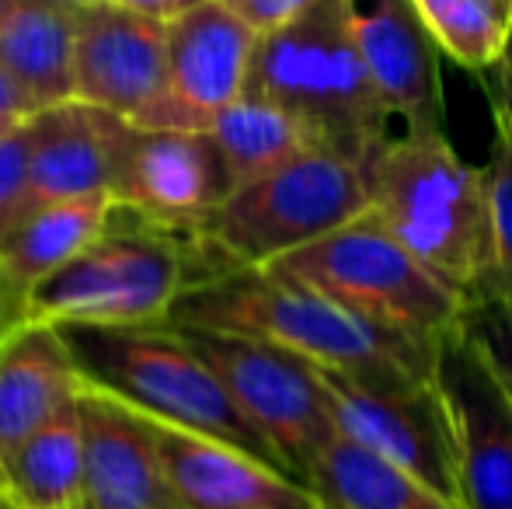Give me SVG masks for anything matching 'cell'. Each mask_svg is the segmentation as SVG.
<instances>
[{
    "mask_svg": "<svg viewBox=\"0 0 512 509\" xmlns=\"http://www.w3.org/2000/svg\"><path fill=\"white\" fill-rule=\"evenodd\" d=\"M0 63L39 112L77 102V11L56 0H14L0 25Z\"/></svg>",
    "mask_w": 512,
    "mask_h": 509,
    "instance_id": "ffe728a7",
    "label": "cell"
},
{
    "mask_svg": "<svg viewBox=\"0 0 512 509\" xmlns=\"http://www.w3.org/2000/svg\"><path fill=\"white\" fill-rule=\"evenodd\" d=\"M223 4H230V7H234V4H237V0H223Z\"/></svg>",
    "mask_w": 512,
    "mask_h": 509,
    "instance_id": "8d00e7d4",
    "label": "cell"
},
{
    "mask_svg": "<svg viewBox=\"0 0 512 509\" xmlns=\"http://www.w3.org/2000/svg\"><path fill=\"white\" fill-rule=\"evenodd\" d=\"M0 509H11V506H7V503H4V496H0Z\"/></svg>",
    "mask_w": 512,
    "mask_h": 509,
    "instance_id": "d590c367",
    "label": "cell"
},
{
    "mask_svg": "<svg viewBox=\"0 0 512 509\" xmlns=\"http://www.w3.org/2000/svg\"><path fill=\"white\" fill-rule=\"evenodd\" d=\"M28 164L32 206L108 192V154L98 109L63 102L28 119Z\"/></svg>",
    "mask_w": 512,
    "mask_h": 509,
    "instance_id": "ac0fdd59",
    "label": "cell"
},
{
    "mask_svg": "<svg viewBox=\"0 0 512 509\" xmlns=\"http://www.w3.org/2000/svg\"><path fill=\"white\" fill-rule=\"evenodd\" d=\"M35 102L28 98V91L18 84V77L0 63V119H14V123H25L35 116Z\"/></svg>",
    "mask_w": 512,
    "mask_h": 509,
    "instance_id": "f1b7e54d",
    "label": "cell"
},
{
    "mask_svg": "<svg viewBox=\"0 0 512 509\" xmlns=\"http://www.w3.org/2000/svg\"><path fill=\"white\" fill-rule=\"evenodd\" d=\"M248 91L304 116L324 147L359 164L398 133L359 60L342 0H317L304 18L262 35Z\"/></svg>",
    "mask_w": 512,
    "mask_h": 509,
    "instance_id": "277c9868",
    "label": "cell"
},
{
    "mask_svg": "<svg viewBox=\"0 0 512 509\" xmlns=\"http://www.w3.org/2000/svg\"><path fill=\"white\" fill-rule=\"evenodd\" d=\"M112 4L129 7V11L147 14V18H157V21H175L178 14L192 11V7L203 4V0H112Z\"/></svg>",
    "mask_w": 512,
    "mask_h": 509,
    "instance_id": "4dcf8cb0",
    "label": "cell"
},
{
    "mask_svg": "<svg viewBox=\"0 0 512 509\" xmlns=\"http://www.w3.org/2000/svg\"><path fill=\"white\" fill-rule=\"evenodd\" d=\"M178 332L220 374L237 408L269 440L283 468L304 482L314 454L338 433L321 367L293 349L251 335L209 332V328H178Z\"/></svg>",
    "mask_w": 512,
    "mask_h": 509,
    "instance_id": "9c48e42d",
    "label": "cell"
},
{
    "mask_svg": "<svg viewBox=\"0 0 512 509\" xmlns=\"http://www.w3.org/2000/svg\"><path fill=\"white\" fill-rule=\"evenodd\" d=\"M88 489L84 509H189L154 447L147 419L102 391H81Z\"/></svg>",
    "mask_w": 512,
    "mask_h": 509,
    "instance_id": "2e32d148",
    "label": "cell"
},
{
    "mask_svg": "<svg viewBox=\"0 0 512 509\" xmlns=\"http://www.w3.org/2000/svg\"><path fill=\"white\" fill-rule=\"evenodd\" d=\"M115 206L178 238H199L237 189L213 133L147 129L98 109Z\"/></svg>",
    "mask_w": 512,
    "mask_h": 509,
    "instance_id": "ba28073f",
    "label": "cell"
},
{
    "mask_svg": "<svg viewBox=\"0 0 512 509\" xmlns=\"http://www.w3.org/2000/svg\"><path fill=\"white\" fill-rule=\"evenodd\" d=\"M460 332L512 401V293L492 290L471 300Z\"/></svg>",
    "mask_w": 512,
    "mask_h": 509,
    "instance_id": "484cf974",
    "label": "cell"
},
{
    "mask_svg": "<svg viewBox=\"0 0 512 509\" xmlns=\"http://www.w3.org/2000/svg\"><path fill=\"white\" fill-rule=\"evenodd\" d=\"M359 60L398 133L443 129L439 46L411 0H342Z\"/></svg>",
    "mask_w": 512,
    "mask_h": 509,
    "instance_id": "4fadbf2b",
    "label": "cell"
},
{
    "mask_svg": "<svg viewBox=\"0 0 512 509\" xmlns=\"http://www.w3.org/2000/svg\"><path fill=\"white\" fill-rule=\"evenodd\" d=\"M25 321H28L25 300L14 293V286L7 283L4 272H0V346H4V342L11 339V335L18 332Z\"/></svg>",
    "mask_w": 512,
    "mask_h": 509,
    "instance_id": "f546056e",
    "label": "cell"
},
{
    "mask_svg": "<svg viewBox=\"0 0 512 509\" xmlns=\"http://www.w3.org/2000/svg\"><path fill=\"white\" fill-rule=\"evenodd\" d=\"M304 482L324 509H460L422 478L342 433L317 450Z\"/></svg>",
    "mask_w": 512,
    "mask_h": 509,
    "instance_id": "44dd1931",
    "label": "cell"
},
{
    "mask_svg": "<svg viewBox=\"0 0 512 509\" xmlns=\"http://www.w3.org/2000/svg\"><path fill=\"white\" fill-rule=\"evenodd\" d=\"M11 7H14V0H0V25L7 21V14H11Z\"/></svg>",
    "mask_w": 512,
    "mask_h": 509,
    "instance_id": "e575fe53",
    "label": "cell"
},
{
    "mask_svg": "<svg viewBox=\"0 0 512 509\" xmlns=\"http://www.w3.org/2000/svg\"><path fill=\"white\" fill-rule=\"evenodd\" d=\"M88 489L81 394L0 461V496L11 509H77Z\"/></svg>",
    "mask_w": 512,
    "mask_h": 509,
    "instance_id": "d6986e66",
    "label": "cell"
},
{
    "mask_svg": "<svg viewBox=\"0 0 512 509\" xmlns=\"http://www.w3.org/2000/svg\"><path fill=\"white\" fill-rule=\"evenodd\" d=\"M272 265L359 318L418 342H439L457 332L471 307V300L401 245L373 210Z\"/></svg>",
    "mask_w": 512,
    "mask_h": 509,
    "instance_id": "8992f818",
    "label": "cell"
},
{
    "mask_svg": "<svg viewBox=\"0 0 512 509\" xmlns=\"http://www.w3.org/2000/svg\"><path fill=\"white\" fill-rule=\"evenodd\" d=\"M14 126H21V123H14V119H0V140H4V136L11 133Z\"/></svg>",
    "mask_w": 512,
    "mask_h": 509,
    "instance_id": "836d02e7",
    "label": "cell"
},
{
    "mask_svg": "<svg viewBox=\"0 0 512 509\" xmlns=\"http://www.w3.org/2000/svg\"><path fill=\"white\" fill-rule=\"evenodd\" d=\"M258 39L262 35L223 0H203L168 21V77L136 126L209 133L248 91Z\"/></svg>",
    "mask_w": 512,
    "mask_h": 509,
    "instance_id": "30bf717a",
    "label": "cell"
},
{
    "mask_svg": "<svg viewBox=\"0 0 512 509\" xmlns=\"http://www.w3.org/2000/svg\"><path fill=\"white\" fill-rule=\"evenodd\" d=\"M439 53L457 67L488 74L512 39V0H411Z\"/></svg>",
    "mask_w": 512,
    "mask_h": 509,
    "instance_id": "cb8c5ba5",
    "label": "cell"
},
{
    "mask_svg": "<svg viewBox=\"0 0 512 509\" xmlns=\"http://www.w3.org/2000/svg\"><path fill=\"white\" fill-rule=\"evenodd\" d=\"M209 133L220 143L237 185L255 182V178L297 161V157L310 154V150L324 147L321 133L304 116L272 102V98L258 95V91H244L216 119V126Z\"/></svg>",
    "mask_w": 512,
    "mask_h": 509,
    "instance_id": "603a6c76",
    "label": "cell"
},
{
    "mask_svg": "<svg viewBox=\"0 0 512 509\" xmlns=\"http://www.w3.org/2000/svg\"><path fill=\"white\" fill-rule=\"evenodd\" d=\"M168 77V21L112 0L77 11V102L129 123L157 102Z\"/></svg>",
    "mask_w": 512,
    "mask_h": 509,
    "instance_id": "5bb4252c",
    "label": "cell"
},
{
    "mask_svg": "<svg viewBox=\"0 0 512 509\" xmlns=\"http://www.w3.org/2000/svg\"><path fill=\"white\" fill-rule=\"evenodd\" d=\"M432 384L450 419L460 509H512V401L460 328L439 342Z\"/></svg>",
    "mask_w": 512,
    "mask_h": 509,
    "instance_id": "7c38bea8",
    "label": "cell"
},
{
    "mask_svg": "<svg viewBox=\"0 0 512 509\" xmlns=\"http://www.w3.org/2000/svg\"><path fill=\"white\" fill-rule=\"evenodd\" d=\"M112 196H81L42 203L25 217L0 255V272L21 300L53 272L74 262L88 245H95L112 224Z\"/></svg>",
    "mask_w": 512,
    "mask_h": 509,
    "instance_id": "7402d4cb",
    "label": "cell"
},
{
    "mask_svg": "<svg viewBox=\"0 0 512 509\" xmlns=\"http://www.w3.org/2000/svg\"><path fill=\"white\" fill-rule=\"evenodd\" d=\"M77 509H84V506H77Z\"/></svg>",
    "mask_w": 512,
    "mask_h": 509,
    "instance_id": "74e56055",
    "label": "cell"
},
{
    "mask_svg": "<svg viewBox=\"0 0 512 509\" xmlns=\"http://www.w3.org/2000/svg\"><path fill=\"white\" fill-rule=\"evenodd\" d=\"M168 325L251 335L307 356L366 384H429L439 342L394 335L279 272L276 265H241L185 286Z\"/></svg>",
    "mask_w": 512,
    "mask_h": 509,
    "instance_id": "6da1fadb",
    "label": "cell"
},
{
    "mask_svg": "<svg viewBox=\"0 0 512 509\" xmlns=\"http://www.w3.org/2000/svg\"><path fill=\"white\" fill-rule=\"evenodd\" d=\"M363 213H370L363 164L321 147L237 185L199 238L227 272L279 262Z\"/></svg>",
    "mask_w": 512,
    "mask_h": 509,
    "instance_id": "52a82bcc",
    "label": "cell"
},
{
    "mask_svg": "<svg viewBox=\"0 0 512 509\" xmlns=\"http://www.w3.org/2000/svg\"><path fill=\"white\" fill-rule=\"evenodd\" d=\"M81 384L147 419L237 443L283 468L199 349L175 325H56ZM286 471V468H283ZM297 478V475H293Z\"/></svg>",
    "mask_w": 512,
    "mask_h": 509,
    "instance_id": "3957f363",
    "label": "cell"
},
{
    "mask_svg": "<svg viewBox=\"0 0 512 509\" xmlns=\"http://www.w3.org/2000/svg\"><path fill=\"white\" fill-rule=\"evenodd\" d=\"M321 509H324V506H321Z\"/></svg>",
    "mask_w": 512,
    "mask_h": 509,
    "instance_id": "f35d334b",
    "label": "cell"
},
{
    "mask_svg": "<svg viewBox=\"0 0 512 509\" xmlns=\"http://www.w3.org/2000/svg\"><path fill=\"white\" fill-rule=\"evenodd\" d=\"M147 429L168 482L189 509H321L307 482L237 443L161 419H147Z\"/></svg>",
    "mask_w": 512,
    "mask_h": 509,
    "instance_id": "9a60e30c",
    "label": "cell"
},
{
    "mask_svg": "<svg viewBox=\"0 0 512 509\" xmlns=\"http://www.w3.org/2000/svg\"><path fill=\"white\" fill-rule=\"evenodd\" d=\"M84 391L53 321L28 318L0 346V461Z\"/></svg>",
    "mask_w": 512,
    "mask_h": 509,
    "instance_id": "e0dca14e",
    "label": "cell"
},
{
    "mask_svg": "<svg viewBox=\"0 0 512 509\" xmlns=\"http://www.w3.org/2000/svg\"><path fill=\"white\" fill-rule=\"evenodd\" d=\"M370 210L443 283L478 300L499 290L485 168L432 133H394L363 164Z\"/></svg>",
    "mask_w": 512,
    "mask_h": 509,
    "instance_id": "7a4b0ae2",
    "label": "cell"
},
{
    "mask_svg": "<svg viewBox=\"0 0 512 509\" xmlns=\"http://www.w3.org/2000/svg\"><path fill=\"white\" fill-rule=\"evenodd\" d=\"M56 4H63V7H74V11H84V7H91V4H102V0H56Z\"/></svg>",
    "mask_w": 512,
    "mask_h": 509,
    "instance_id": "d6a6232c",
    "label": "cell"
},
{
    "mask_svg": "<svg viewBox=\"0 0 512 509\" xmlns=\"http://www.w3.org/2000/svg\"><path fill=\"white\" fill-rule=\"evenodd\" d=\"M321 377L328 387L338 433L411 471L460 506L453 433L436 384H366L324 367Z\"/></svg>",
    "mask_w": 512,
    "mask_h": 509,
    "instance_id": "8fae6325",
    "label": "cell"
},
{
    "mask_svg": "<svg viewBox=\"0 0 512 509\" xmlns=\"http://www.w3.org/2000/svg\"><path fill=\"white\" fill-rule=\"evenodd\" d=\"M488 98H492L495 136L485 161V185L495 231V272H499V290L512 293V109L495 88H488Z\"/></svg>",
    "mask_w": 512,
    "mask_h": 509,
    "instance_id": "d4e9b609",
    "label": "cell"
},
{
    "mask_svg": "<svg viewBox=\"0 0 512 509\" xmlns=\"http://www.w3.org/2000/svg\"><path fill=\"white\" fill-rule=\"evenodd\" d=\"M32 164H28V119L0 140V255L32 213Z\"/></svg>",
    "mask_w": 512,
    "mask_h": 509,
    "instance_id": "4316f807",
    "label": "cell"
},
{
    "mask_svg": "<svg viewBox=\"0 0 512 509\" xmlns=\"http://www.w3.org/2000/svg\"><path fill=\"white\" fill-rule=\"evenodd\" d=\"M485 77H488V88H495V91H499V95L509 102V109H512V39H509L506 53H502L499 67H492Z\"/></svg>",
    "mask_w": 512,
    "mask_h": 509,
    "instance_id": "1f68e13d",
    "label": "cell"
},
{
    "mask_svg": "<svg viewBox=\"0 0 512 509\" xmlns=\"http://www.w3.org/2000/svg\"><path fill=\"white\" fill-rule=\"evenodd\" d=\"M317 0H237L234 11L255 28L258 35H269V32H279V28L293 25L297 18L314 7Z\"/></svg>",
    "mask_w": 512,
    "mask_h": 509,
    "instance_id": "83f0119b",
    "label": "cell"
},
{
    "mask_svg": "<svg viewBox=\"0 0 512 509\" xmlns=\"http://www.w3.org/2000/svg\"><path fill=\"white\" fill-rule=\"evenodd\" d=\"M129 217L133 224H119L112 213L95 245L42 279L25 297L28 318L53 325H161L185 286L213 276L199 238H178L136 213Z\"/></svg>",
    "mask_w": 512,
    "mask_h": 509,
    "instance_id": "5b68a950",
    "label": "cell"
}]
</instances>
